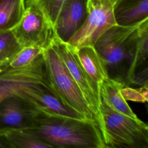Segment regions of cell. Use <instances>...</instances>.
I'll list each match as a JSON object with an SVG mask.
<instances>
[{
  "instance_id": "18",
  "label": "cell",
  "mask_w": 148,
  "mask_h": 148,
  "mask_svg": "<svg viewBox=\"0 0 148 148\" xmlns=\"http://www.w3.org/2000/svg\"><path fill=\"white\" fill-rule=\"evenodd\" d=\"M21 48L12 30L0 32V65L7 62Z\"/></svg>"
},
{
  "instance_id": "1",
  "label": "cell",
  "mask_w": 148,
  "mask_h": 148,
  "mask_svg": "<svg viewBox=\"0 0 148 148\" xmlns=\"http://www.w3.org/2000/svg\"><path fill=\"white\" fill-rule=\"evenodd\" d=\"M31 127L52 147L105 148L101 133L92 121L39 110Z\"/></svg>"
},
{
  "instance_id": "13",
  "label": "cell",
  "mask_w": 148,
  "mask_h": 148,
  "mask_svg": "<svg viewBox=\"0 0 148 148\" xmlns=\"http://www.w3.org/2000/svg\"><path fill=\"white\" fill-rule=\"evenodd\" d=\"M113 13L117 25H134L148 18V0H116Z\"/></svg>"
},
{
  "instance_id": "7",
  "label": "cell",
  "mask_w": 148,
  "mask_h": 148,
  "mask_svg": "<svg viewBox=\"0 0 148 148\" xmlns=\"http://www.w3.org/2000/svg\"><path fill=\"white\" fill-rule=\"evenodd\" d=\"M12 31L21 47L35 46L46 49L56 35L50 22L34 6H25L20 21Z\"/></svg>"
},
{
  "instance_id": "10",
  "label": "cell",
  "mask_w": 148,
  "mask_h": 148,
  "mask_svg": "<svg viewBox=\"0 0 148 148\" xmlns=\"http://www.w3.org/2000/svg\"><path fill=\"white\" fill-rule=\"evenodd\" d=\"M87 0H65L60 9L54 29L57 36L67 42L84 23Z\"/></svg>"
},
{
  "instance_id": "6",
  "label": "cell",
  "mask_w": 148,
  "mask_h": 148,
  "mask_svg": "<svg viewBox=\"0 0 148 148\" xmlns=\"http://www.w3.org/2000/svg\"><path fill=\"white\" fill-rule=\"evenodd\" d=\"M116 0H87L86 18L79 29L67 42L79 49L94 46L100 36L117 25L113 13Z\"/></svg>"
},
{
  "instance_id": "19",
  "label": "cell",
  "mask_w": 148,
  "mask_h": 148,
  "mask_svg": "<svg viewBox=\"0 0 148 148\" xmlns=\"http://www.w3.org/2000/svg\"><path fill=\"white\" fill-rule=\"evenodd\" d=\"M65 0H25V6H34L39 9L53 28L60 9Z\"/></svg>"
},
{
  "instance_id": "8",
  "label": "cell",
  "mask_w": 148,
  "mask_h": 148,
  "mask_svg": "<svg viewBox=\"0 0 148 148\" xmlns=\"http://www.w3.org/2000/svg\"><path fill=\"white\" fill-rule=\"evenodd\" d=\"M39 112L21 97L7 98L0 102V129L30 127Z\"/></svg>"
},
{
  "instance_id": "17",
  "label": "cell",
  "mask_w": 148,
  "mask_h": 148,
  "mask_svg": "<svg viewBox=\"0 0 148 148\" xmlns=\"http://www.w3.org/2000/svg\"><path fill=\"white\" fill-rule=\"evenodd\" d=\"M43 51L44 49L38 47H23L10 60L0 65V66L10 69L25 66L34 61L43 53Z\"/></svg>"
},
{
  "instance_id": "15",
  "label": "cell",
  "mask_w": 148,
  "mask_h": 148,
  "mask_svg": "<svg viewBox=\"0 0 148 148\" xmlns=\"http://www.w3.org/2000/svg\"><path fill=\"white\" fill-rule=\"evenodd\" d=\"M76 50L83 68L98 86L109 77L106 66L94 46L76 48Z\"/></svg>"
},
{
  "instance_id": "12",
  "label": "cell",
  "mask_w": 148,
  "mask_h": 148,
  "mask_svg": "<svg viewBox=\"0 0 148 148\" xmlns=\"http://www.w3.org/2000/svg\"><path fill=\"white\" fill-rule=\"evenodd\" d=\"M124 86L126 85L119 80L106 79L99 86L101 101L118 113L139 120L121 94V89Z\"/></svg>"
},
{
  "instance_id": "14",
  "label": "cell",
  "mask_w": 148,
  "mask_h": 148,
  "mask_svg": "<svg viewBox=\"0 0 148 148\" xmlns=\"http://www.w3.org/2000/svg\"><path fill=\"white\" fill-rule=\"evenodd\" d=\"M0 136L12 148H53L32 127L0 129Z\"/></svg>"
},
{
  "instance_id": "11",
  "label": "cell",
  "mask_w": 148,
  "mask_h": 148,
  "mask_svg": "<svg viewBox=\"0 0 148 148\" xmlns=\"http://www.w3.org/2000/svg\"><path fill=\"white\" fill-rule=\"evenodd\" d=\"M148 18L144 20L128 69L126 84L148 86Z\"/></svg>"
},
{
  "instance_id": "9",
  "label": "cell",
  "mask_w": 148,
  "mask_h": 148,
  "mask_svg": "<svg viewBox=\"0 0 148 148\" xmlns=\"http://www.w3.org/2000/svg\"><path fill=\"white\" fill-rule=\"evenodd\" d=\"M40 110L53 114L77 119H85L79 113L65 105L48 87L40 84L27 86L18 96Z\"/></svg>"
},
{
  "instance_id": "21",
  "label": "cell",
  "mask_w": 148,
  "mask_h": 148,
  "mask_svg": "<svg viewBox=\"0 0 148 148\" xmlns=\"http://www.w3.org/2000/svg\"><path fill=\"white\" fill-rule=\"evenodd\" d=\"M6 147H9V145H8L6 141L1 136H0V148H6Z\"/></svg>"
},
{
  "instance_id": "4",
  "label": "cell",
  "mask_w": 148,
  "mask_h": 148,
  "mask_svg": "<svg viewBox=\"0 0 148 148\" xmlns=\"http://www.w3.org/2000/svg\"><path fill=\"white\" fill-rule=\"evenodd\" d=\"M105 148H148V125L112 109L101 101Z\"/></svg>"
},
{
  "instance_id": "20",
  "label": "cell",
  "mask_w": 148,
  "mask_h": 148,
  "mask_svg": "<svg viewBox=\"0 0 148 148\" xmlns=\"http://www.w3.org/2000/svg\"><path fill=\"white\" fill-rule=\"evenodd\" d=\"M147 93L148 86L132 88L126 86L121 89V94L126 101L146 103L147 102Z\"/></svg>"
},
{
  "instance_id": "2",
  "label": "cell",
  "mask_w": 148,
  "mask_h": 148,
  "mask_svg": "<svg viewBox=\"0 0 148 148\" xmlns=\"http://www.w3.org/2000/svg\"><path fill=\"white\" fill-rule=\"evenodd\" d=\"M145 20L132 25L117 24L112 27L94 45L106 66L109 77L126 86L127 73Z\"/></svg>"
},
{
  "instance_id": "5",
  "label": "cell",
  "mask_w": 148,
  "mask_h": 148,
  "mask_svg": "<svg viewBox=\"0 0 148 148\" xmlns=\"http://www.w3.org/2000/svg\"><path fill=\"white\" fill-rule=\"evenodd\" d=\"M50 45L61 57L77 84L84 100L94 116L96 124L102 136L104 125L101 112L102 102L99 86L92 80L83 68L74 46L61 40L56 34Z\"/></svg>"
},
{
  "instance_id": "16",
  "label": "cell",
  "mask_w": 148,
  "mask_h": 148,
  "mask_svg": "<svg viewBox=\"0 0 148 148\" xmlns=\"http://www.w3.org/2000/svg\"><path fill=\"white\" fill-rule=\"evenodd\" d=\"M25 10V0H0V32L14 28Z\"/></svg>"
},
{
  "instance_id": "3",
  "label": "cell",
  "mask_w": 148,
  "mask_h": 148,
  "mask_svg": "<svg viewBox=\"0 0 148 148\" xmlns=\"http://www.w3.org/2000/svg\"><path fill=\"white\" fill-rule=\"evenodd\" d=\"M43 57L47 79L54 94L65 105L96 124L94 116L77 84L61 57L51 45L44 49Z\"/></svg>"
}]
</instances>
